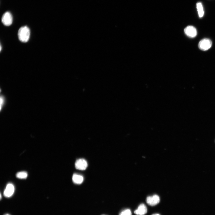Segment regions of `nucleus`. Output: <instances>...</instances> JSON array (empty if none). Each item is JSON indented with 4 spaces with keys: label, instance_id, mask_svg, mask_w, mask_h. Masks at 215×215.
I'll list each match as a JSON object with an SVG mask.
<instances>
[{
    "label": "nucleus",
    "instance_id": "6e6552de",
    "mask_svg": "<svg viewBox=\"0 0 215 215\" xmlns=\"http://www.w3.org/2000/svg\"><path fill=\"white\" fill-rule=\"evenodd\" d=\"M147 210L146 206L144 204L140 205L138 209L134 212V213L137 215H144L147 212Z\"/></svg>",
    "mask_w": 215,
    "mask_h": 215
},
{
    "label": "nucleus",
    "instance_id": "0eeeda50",
    "mask_svg": "<svg viewBox=\"0 0 215 215\" xmlns=\"http://www.w3.org/2000/svg\"><path fill=\"white\" fill-rule=\"evenodd\" d=\"M15 191L14 186L12 183H9L7 185L4 192V196L7 198L11 197Z\"/></svg>",
    "mask_w": 215,
    "mask_h": 215
},
{
    "label": "nucleus",
    "instance_id": "f257e3e1",
    "mask_svg": "<svg viewBox=\"0 0 215 215\" xmlns=\"http://www.w3.org/2000/svg\"><path fill=\"white\" fill-rule=\"evenodd\" d=\"M30 35V30L27 26L21 27L18 30V37L19 40L22 42L26 43L28 42Z\"/></svg>",
    "mask_w": 215,
    "mask_h": 215
},
{
    "label": "nucleus",
    "instance_id": "2eb2a0df",
    "mask_svg": "<svg viewBox=\"0 0 215 215\" xmlns=\"http://www.w3.org/2000/svg\"><path fill=\"white\" fill-rule=\"evenodd\" d=\"M9 215V214H6V215Z\"/></svg>",
    "mask_w": 215,
    "mask_h": 215
},
{
    "label": "nucleus",
    "instance_id": "9b49d317",
    "mask_svg": "<svg viewBox=\"0 0 215 215\" xmlns=\"http://www.w3.org/2000/svg\"><path fill=\"white\" fill-rule=\"evenodd\" d=\"M28 176V174L25 171H21L17 173L16 177L19 179H24L26 178Z\"/></svg>",
    "mask_w": 215,
    "mask_h": 215
},
{
    "label": "nucleus",
    "instance_id": "ddd939ff",
    "mask_svg": "<svg viewBox=\"0 0 215 215\" xmlns=\"http://www.w3.org/2000/svg\"><path fill=\"white\" fill-rule=\"evenodd\" d=\"M5 99L3 96H1V109L3 107L5 103Z\"/></svg>",
    "mask_w": 215,
    "mask_h": 215
},
{
    "label": "nucleus",
    "instance_id": "f8f14e48",
    "mask_svg": "<svg viewBox=\"0 0 215 215\" xmlns=\"http://www.w3.org/2000/svg\"><path fill=\"white\" fill-rule=\"evenodd\" d=\"M132 213L131 210L127 209L122 211L119 215H131Z\"/></svg>",
    "mask_w": 215,
    "mask_h": 215
},
{
    "label": "nucleus",
    "instance_id": "423d86ee",
    "mask_svg": "<svg viewBox=\"0 0 215 215\" xmlns=\"http://www.w3.org/2000/svg\"><path fill=\"white\" fill-rule=\"evenodd\" d=\"M88 164L86 161L83 159L77 160L75 163V167L78 169L85 170L87 168Z\"/></svg>",
    "mask_w": 215,
    "mask_h": 215
},
{
    "label": "nucleus",
    "instance_id": "39448f33",
    "mask_svg": "<svg viewBox=\"0 0 215 215\" xmlns=\"http://www.w3.org/2000/svg\"><path fill=\"white\" fill-rule=\"evenodd\" d=\"M160 201L159 197L157 195H154L148 197L146 199V202L149 205L151 206H155Z\"/></svg>",
    "mask_w": 215,
    "mask_h": 215
},
{
    "label": "nucleus",
    "instance_id": "20e7f679",
    "mask_svg": "<svg viewBox=\"0 0 215 215\" xmlns=\"http://www.w3.org/2000/svg\"><path fill=\"white\" fill-rule=\"evenodd\" d=\"M184 32L186 35L190 38L195 37L197 35L196 28L192 26H188L184 29Z\"/></svg>",
    "mask_w": 215,
    "mask_h": 215
},
{
    "label": "nucleus",
    "instance_id": "1a4fd4ad",
    "mask_svg": "<svg viewBox=\"0 0 215 215\" xmlns=\"http://www.w3.org/2000/svg\"><path fill=\"white\" fill-rule=\"evenodd\" d=\"M73 182L77 184H80L82 183L84 180L83 176L75 174L73 176Z\"/></svg>",
    "mask_w": 215,
    "mask_h": 215
},
{
    "label": "nucleus",
    "instance_id": "7ed1b4c3",
    "mask_svg": "<svg viewBox=\"0 0 215 215\" xmlns=\"http://www.w3.org/2000/svg\"><path fill=\"white\" fill-rule=\"evenodd\" d=\"M13 19V17L11 14L9 12H6L2 16V22L5 26H9L12 24Z\"/></svg>",
    "mask_w": 215,
    "mask_h": 215
},
{
    "label": "nucleus",
    "instance_id": "9d476101",
    "mask_svg": "<svg viewBox=\"0 0 215 215\" xmlns=\"http://www.w3.org/2000/svg\"><path fill=\"white\" fill-rule=\"evenodd\" d=\"M197 7L199 17H202L204 14L203 7L201 3H198L197 4Z\"/></svg>",
    "mask_w": 215,
    "mask_h": 215
},
{
    "label": "nucleus",
    "instance_id": "4468645a",
    "mask_svg": "<svg viewBox=\"0 0 215 215\" xmlns=\"http://www.w3.org/2000/svg\"><path fill=\"white\" fill-rule=\"evenodd\" d=\"M152 215H160L159 214H153Z\"/></svg>",
    "mask_w": 215,
    "mask_h": 215
},
{
    "label": "nucleus",
    "instance_id": "f03ea898",
    "mask_svg": "<svg viewBox=\"0 0 215 215\" xmlns=\"http://www.w3.org/2000/svg\"><path fill=\"white\" fill-rule=\"evenodd\" d=\"M212 45V42L210 39L205 38L200 41L198 44V47L200 50L205 51L210 49Z\"/></svg>",
    "mask_w": 215,
    "mask_h": 215
}]
</instances>
